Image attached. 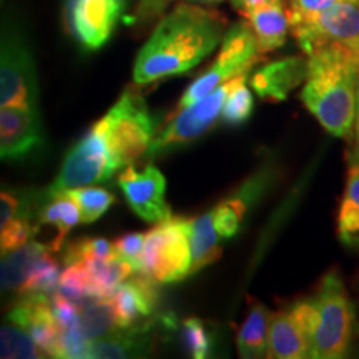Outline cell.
<instances>
[{
  "label": "cell",
  "instance_id": "cell-3",
  "mask_svg": "<svg viewBox=\"0 0 359 359\" xmlns=\"http://www.w3.org/2000/svg\"><path fill=\"white\" fill-rule=\"evenodd\" d=\"M102 122L116 170L128 167L148 154L155 138V120L137 90H125Z\"/></svg>",
  "mask_w": 359,
  "mask_h": 359
},
{
  "label": "cell",
  "instance_id": "cell-29",
  "mask_svg": "<svg viewBox=\"0 0 359 359\" xmlns=\"http://www.w3.org/2000/svg\"><path fill=\"white\" fill-rule=\"evenodd\" d=\"M69 193L80 210V223H93L102 217L110 205L115 201V196L110 191L102 190V188L82 187L75 190L65 191Z\"/></svg>",
  "mask_w": 359,
  "mask_h": 359
},
{
  "label": "cell",
  "instance_id": "cell-27",
  "mask_svg": "<svg viewBox=\"0 0 359 359\" xmlns=\"http://www.w3.org/2000/svg\"><path fill=\"white\" fill-rule=\"evenodd\" d=\"M0 356L39 359L45 358L47 354L37 346V343L25 327L11 323V325L4 326L2 333H0Z\"/></svg>",
  "mask_w": 359,
  "mask_h": 359
},
{
  "label": "cell",
  "instance_id": "cell-30",
  "mask_svg": "<svg viewBox=\"0 0 359 359\" xmlns=\"http://www.w3.org/2000/svg\"><path fill=\"white\" fill-rule=\"evenodd\" d=\"M114 243L103 240V238H82V240L72 241L65 248L64 263L74 264L85 259L110 258L115 257Z\"/></svg>",
  "mask_w": 359,
  "mask_h": 359
},
{
  "label": "cell",
  "instance_id": "cell-13",
  "mask_svg": "<svg viewBox=\"0 0 359 359\" xmlns=\"http://www.w3.org/2000/svg\"><path fill=\"white\" fill-rule=\"evenodd\" d=\"M45 135L39 109L7 105L0 111V155L2 160L17 161L40 150Z\"/></svg>",
  "mask_w": 359,
  "mask_h": 359
},
{
  "label": "cell",
  "instance_id": "cell-1",
  "mask_svg": "<svg viewBox=\"0 0 359 359\" xmlns=\"http://www.w3.org/2000/svg\"><path fill=\"white\" fill-rule=\"evenodd\" d=\"M226 19L215 8L178 4L161 17L138 52L133 82L147 85L187 74L212 53L224 37Z\"/></svg>",
  "mask_w": 359,
  "mask_h": 359
},
{
  "label": "cell",
  "instance_id": "cell-19",
  "mask_svg": "<svg viewBox=\"0 0 359 359\" xmlns=\"http://www.w3.org/2000/svg\"><path fill=\"white\" fill-rule=\"evenodd\" d=\"M52 250L48 245L29 241L22 248L13 250L4 255L2 259V290L4 291H22L34 269L42 259L50 255Z\"/></svg>",
  "mask_w": 359,
  "mask_h": 359
},
{
  "label": "cell",
  "instance_id": "cell-9",
  "mask_svg": "<svg viewBox=\"0 0 359 359\" xmlns=\"http://www.w3.org/2000/svg\"><path fill=\"white\" fill-rule=\"evenodd\" d=\"M291 32L306 55L325 47H339L359 60V2L336 4L313 19L291 25Z\"/></svg>",
  "mask_w": 359,
  "mask_h": 359
},
{
  "label": "cell",
  "instance_id": "cell-35",
  "mask_svg": "<svg viewBox=\"0 0 359 359\" xmlns=\"http://www.w3.org/2000/svg\"><path fill=\"white\" fill-rule=\"evenodd\" d=\"M264 2V0H231L233 7L236 8L238 12L243 15V13H246L250 11V8H253L255 6H258V4Z\"/></svg>",
  "mask_w": 359,
  "mask_h": 359
},
{
  "label": "cell",
  "instance_id": "cell-23",
  "mask_svg": "<svg viewBox=\"0 0 359 359\" xmlns=\"http://www.w3.org/2000/svg\"><path fill=\"white\" fill-rule=\"evenodd\" d=\"M269 320H271V314L264 304L258 302L251 304L248 316L236 336L238 353L241 358L257 359L268 356Z\"/></svg>",
  "mask_w": 359,
  "mask_h": 359
},
{
  "label": "cell",
  "instance_id": "cell-4",
  "mask_svg": "<svg viewBox=\"0 0 359 359\" xmlns=\"http://www.w3.org/2000/svg\"><path fill=\"white\" fill-rule=\"evenodd\" d=\"M313 302L318 309V327L311 358H344L353 339L354 306L338 273H326L313 296Z\"/></svg>",
  "mask_w": 359,
  "mask_h": 359
},
{
  "label": "cell",
  "instance_id": "cell-14",
  "mask_svg": "<svg viewBox=\"0 0 359 359\" xmlns=\"http://www.w3.org/2000/svg\"><path fill=\"white\" fill-rule=\"evenodd\" d=\"M308 75V60L302 57L281 58L269 62L251 77V87L262 98L283 102Z\"/></svg>",
  "mask_w": 359,
  "mask_h": 359
},
{
  "label": "cell",
  "instance_id": "cell-2",
  "mask_svg": "<svg viewBox=\"0 0 359 359\" xmlns=\"http://www.w3.org/2000/svg\"><path fill=\"white\" fill-rule=\"evenodd\" d=\"M302 100L321 127L333 137L351 138L358 114L359 60L339 47L308 55Z\"/></svg>",
  "mask_w": 359,
  "mask_h": 359
},
{
  "label": "cell",
  "instance_id": "cell-37",
  "mask_svg": "<svg viewBox=\"0 0 359 359\" xmlns=\"http://www.w3.org/2000/svg\"><path fill=\"white\" fill-rule=\"evenodd\" d=\"M193 2H201V4H208V6H217V4L223 2V0H193Z\"/></svg>",
  "mask_w": 359,
  "mask_h": 359
},
{
  "label": "cell",
  "instance_id": "cell-25",
  "mask_svg": "<svg viewBox=\"0 0 359 359\" xmlns=\"http://www.w3.org/2000/svg\"><path fill=\"white\" fill-rule=\"evenodd\" d=\"M80 222V210L75 200L69 193H60L55 198L48 200L39 215V228L43 224L53 226L57 230L55 240L52 243V251H58L64 245L65 236Z\"/></svg>",
  "mask_w": 359,
  "mask_h": 359
},
{
  "label": "cell",
  "instance_id": "cell-32",
  "mask_svg": "<svg viewBox=\"0 0 359 359\" xmlns=\"http://www.w3.org/2000/svg\"><path fill=\"white\" fill-rule=\"evenodd\" d=\"M115 253L125 262L132 264L135 273L143 271V250H145V235L143 233H132L125 235L114 243Z\"/></svg>",
  "mask_w": 359,
  "mask_h": 359
},
{
  "label": "cell",
  "instance_id": "cell-10",
  "mask_svg": "<svg viewBox=\"0 0 359 359\" xmlns=\"http://www.w3.org/2000/svg\"><path fill=\"white\" fill-rule=\"evenodd\" d=\"M231 85L233 79L223 83L222 87L213 90L206 97L200 98L198 102L180 110V114L175 115L165 125V128H161L155 135L147 155L154 158V156L168 154V151L177 150L178 147L187 145V143L196 140L201 135L208 132L222 115L223 105L226 102L228 93H230Z\"/></svg>",
  "mask_w": 359,
  "mask_h": 359
},
{
  "label": "cell",
  "instance_id": "cell-21",
  "mask_svg": "<svg viewBox=\"0 0 359 359\" xmlns=\"http://www.w3.org/2000/svg\"><path fill=\"white\" fill-rule=\"evenodd\" d=\"M264 183H266V178L264 177L250 180L248 183H245V187L240 191H236V195L223 200L222 203L215 206V210H212L213 222L219 236L231 238L236 235L246 212H248L250 203L263 190Z\"/></svg>",
  "mask_w": 359,
  "mask_h": 359
},
{
  "label": "cell",
  "instance_id": "cell-31",
  "mask_svg": "<svg viewBox=\"0 0 359 359\" xmlns=\"http://www.w3.org/2000/svg\"><path fill=\"white\" fill-rule=\"evenodd\" d=\"M183 341L188 353L193 358L203 359L210 356L212 351V336L206 330L205 323L200 321L198 318H188L183 321Z\"/></svg>",
  "mask_w": 359,
  "mask_h": 359
},
{
  "label": "cell",
  "instance_id": "cell-22",
  "mask_svg": "<svg viewBox=\"0 0 359 359\" xmlns=\"http://www.w3.org/2000/svg\"><path fill=\"white\" fill-rule=\"evenodd\" d=\"M150 323L147 325L128 327L122 333L105 336V338L88 341L87 358H132L140 356L148 351L150 338L145 334Z\"/></svg>",
  "mask_w": 359,
  "mask_h": 359
},
{
  "label": "cell",
  "instance_id": "cell-17",
  "mask_svg": "<svg viewBox=\"0 0 359 359\" xmlns=\"http://www.w3.org/2000/svg\"><path fill=\"white\" fill-rule=\"evenodd\" d=\"M313 341L290 309L271 314L269 320L268 358L303 359L311 358Z\"/></svg>",
  "mask_w": 359,
  "mask_h": 359
},
{
  "label": "cell",
  "instance_id": "cell-15",
  "mask_svg": "<svg viewBox=\"0 0 359 359\" xmlns=\"http://www.w3.org/2000/svg\"><path fill=\"white\" fill-rule=\"evenodd\" d=\"M156 281L140 273V276L122 283L114 299L116 325L120 330L140 326V321L154 313L156 304Z\"/></svg>",
  "mask_w": 359,
  "mask_h": 359
},
{
  "label": "cell",
  "instance_id": "cell-11",
  "mask_svg": "<svg viewBox=\"0 0 359 359\" xmlns=\"http://www.w3.org/2000/svg\"><path fill=\"white\" fill-rule=\"evenodd\" d=\"M127 0H65L69 34L87 50H98L114 34Z\"/></svg>",
  "mask_w": 359,
  "mask_h": 359
},
{
  "label": "cell",
  "instance_id": "cell-33",
  "mask_svg": "<svg viewBox=\"0 0 359 359\" xmlns=\"http://www.w3.org/2000/svg\"><path fill=\"white\" fill-rule=\"evenodd\" d=\"M339 2H344V0H290V25L302 24V22L313 19V17L320 15L321 12L327 11V8ZM356 2H359V0H356Z\"/></svg>",
  "mask_w": 359,
  "mask_h": 359
},
{
  "label": "cell",
  "instance_id": "cell-36",
  "mask_svg": "<svg viewBox=\"0 0 359 359\" xmlns=\"http://www.w3.org/2000/svg\"><path fill=\"white\" fill-rule=\"evenodd\" d=\"M354 135H356V148H359V95H358V114H356V123H354Z\"/></svg>",
  "mask_w": 359,
  "mask_h": 359
},
{
  "label": "cell",
  "instance_id": "cell-26",
  "mask_svg": "<svg viewBox=\"0 0 359 359\" xmlns=\"http://www.w3.org/2000/svg\"><path fill=\"white\" fill-rule=\"evenodd\" d=\"M80 333L87 341L100 339L115 331L116 314L111 299H97L82 308L77 323Z\"/></svg>",
  "mask_w": 359,
  "mask_h": 359
},
{
  "label": "cell",
  "instance_id": "cell-20",
  "mask_svg": "<svg viewBox=\"0 0 359 359\" xmlns=\"http://www.w3.org/2000/svg\"><path fill=\"white\" fill-rule=\"evenodd\" d=\"M338 236L349 248L359 250V148L349 160L346 188L338 213Z\"/></svg>",
  "mask_w": 359,
  "mask_h": 359
},
{
  "label": "cell",
  "instance_id": "cell-6",
  "mask_svg": "<svg viewBox=\"0 0 359 359\" xmlns=\"http://www.w3.org/2000/svg\"><path fill=\"white\" fill-rule=\"evenodd\" d=\"M190 271V219L170 217L145 235L142 273L156 283H175Z\"/></svg>",
  "mask_w": 359,
  "mask_h": 359
},
{
  "label": "cell",
  "instance_id": "cell-8",
  "mask_svg": "<svg viewBox=\"0 0 359 359\" xmlns=\"http://www.w3.org/2000/svg\"><path fill=\"white\" fill-rule=\"evenodd\" d=\"M0 103L39 109V82L32 50L20 27L4 24L0 58Z\"/></svg>",
  "mask_w": 359,
  "mask_h": 359
},
{
  "label": "cell",
  "instance_id": "cell-34",
  "mask_svg": "<svg viewBox=\"0 0 359 359\" xmlns=\"http://www.w3.org/2000/svg\"><path fill=\"white\" fill-rule=\"evenodd\" d=\"M172 2L173 0H138L135 11L130 13L128 19H125V22L135 27L150 24V22L158 19Z\"/></svg>",
  "mask_w": 359,
  "mask_h": 359
},
{
  "label": "cell",
  "instance_id": "cell-16",
  "mask_svg": "<svg viewBox=\"0 0 359 359\" xmlns=\"http://www.w3.org/2000/svg\"><path fill=\"white\" fill-rule=\"evenodd\" d=\"M243 17L257 37L258 52L262 55L278 50L286 43L291 25L285 0H264L243 13Z\"/></svg>",
  "mask_w": 359,
  "mask_h": 359
},
{
  "label": "cell",
  "instance_id": "cell-28",
  "mask_svg": "<svg viewBox=\"0 0 359 359\" xmlns=\"http://www.w3.org/2000/svg\"><path fill=\"white\" fill-rule=\"evenodd\" d=\"M246 79H248V74H241L233 79L230 93H228L226 102L223 105L222 116L224 122L230 125L245 123L253 111V97L245 85Z\"/></svg>",
  "mask_w": 359,
  "mask_h": 359
},
{
  "label": "cell",
  "instance_id": "cell-5",
  "mask_svg": "<svg viewBox=\"0 0 359 359\" xmlns=\"http://www.w3.org/2000/svg\"><path fill=\"white\" fill-rule=\"evenodd\" d=\"M259 55L262 53L258 52L257 37H255L248 22L233 24L222 40V50H219L218 58L183 93L182 100L178 103V110L187 109L191 103L198 102L200 98L222 87L228 80L241 74H248L259 60Z\"/></svg>",
  "mask_w": 359,
  "mask_h": 359
},
{
  "label": "cell",
  "instance_id": "cell-12",
  "mask_svg": "<svg viewBox=\"0 0 359 359\" xmlns=\"http://www.w3.org/2000/svg\"><path fill=\"white\" fill-rule=\"evenodd\" d=\"M118 187L130 208L147 223H160L172 217V210L165 201L167 180L158 168L148 165L143 172L132 165L120 173Z\"/></svg>",
  "mask_w": 359,
  "mask_h": 359
},
{
  "label": "cell",
  "instance_id": "cell-24",
  "mask_svg": "<svg viewBox=\"0 0 359 359\" xmlns=\"http://www.w3.org/2000/svg\"><path fill=\"white\" fill-rule=\"evenodd\" d=\"M218 231L215 228L213 212L200 215L190 219V245H191V271L198 273L201 268L217 262L222 255L218 243Z\"/></svg>",
  "mask_w": 359,
  "mask_h": 359
},
{
  "label": "cell",
  "instance_id": "cell-18",
  "mask_svg": "<svg viewBox=\"0 0 359 359\" xmlns=\"http://www.w3.org/2000/svg\"><path fill=\"white\" fill-rule=\"evenodd\" d=\"M0 231L2 255L22 248L39 231L32 224V206L11 191L0 195Z\"/></svg>",
  "mask_w": 359,
  "mask_h": 359
},
{
  "label": "cell",
  "instance_id": "cell-7",
  "mask_svg": "<svg viewBox=\"0 0 359 359\" xmlns=\"http://www.w3.org/2000/svg\"><path fill=\"white\" fill-rule=\"evenodd\" d=\"M115 172L116 167L111 161L109 145H107L105 127L100 120L69 151L60 173L53 180L52 185L45 190L43 196L47 200H52L60 193L75 190V188L103 183L110 180Z\"/></svg>",
  "mask_w": 359,
  "mask_h": 359
}]
</instances>
